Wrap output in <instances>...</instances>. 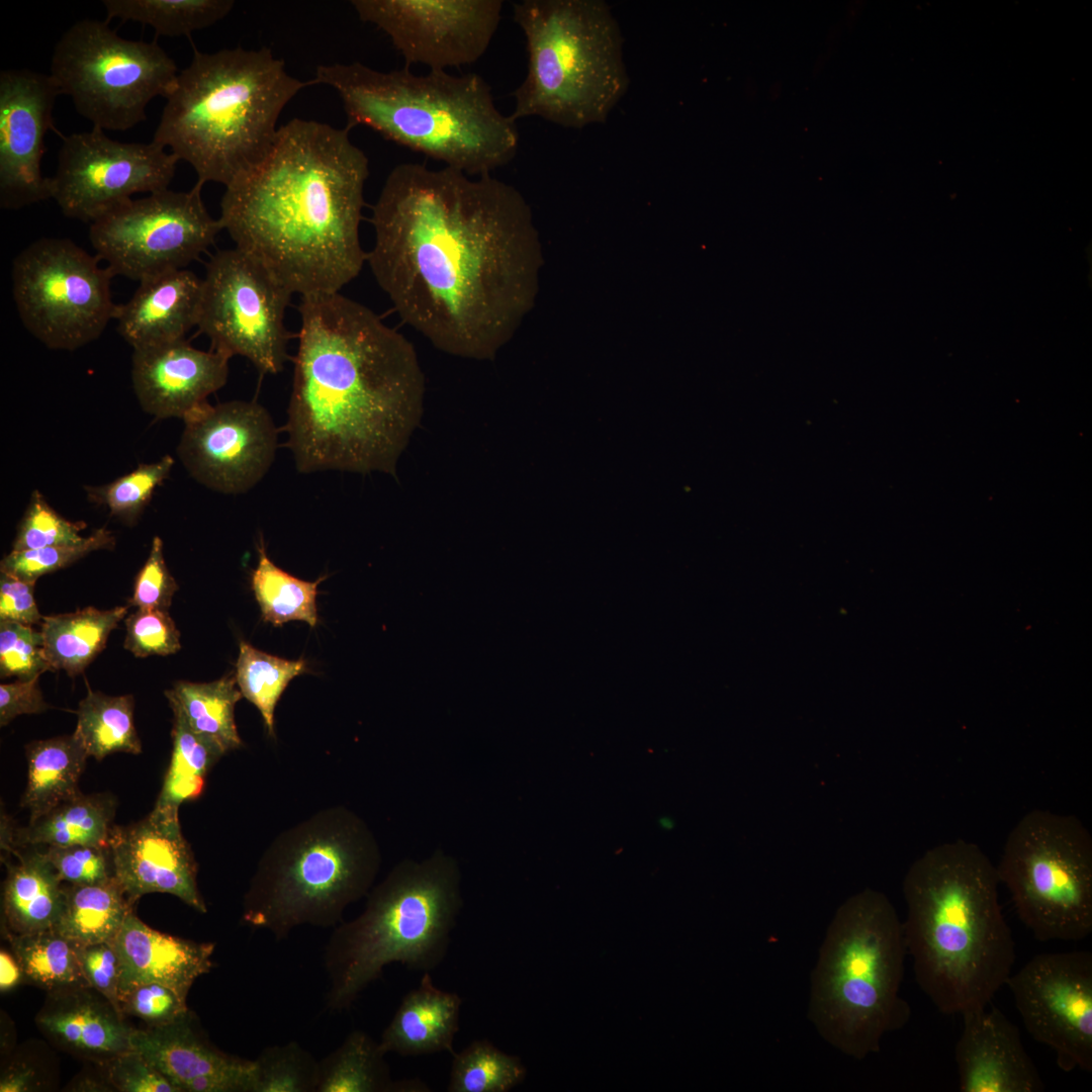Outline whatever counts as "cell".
Masks as SVG:
<instances>
[{
    "mask_svg": "<svg viewBox=\"0 0 1092 1092\" xmlns=\"http://www.w3.org/2000/svg\"><path fill=\"white\" fill-rule=\"evenodd\" d=\"M366 262L401 321L438 350L490 360L530 297L529 208L510 184L396 165L372 206Z\"/></svg>",
    "mask_w": 1092,
    "mask_h": 1092,
    "instance_id": "6da1fadb",
    "label": "cell"
},
{
    "mask_svg": "<svg viewBox=\"0 0 1092 1092\" xmlns=\"http://www.w3.org/2000/svg\"><path fill=\"white\" fill-rule=\"evenodd\" d=\"M298 310L283 427L296 469L393 474L423 412L414 345L340 292L301 296Z\"/></svg>",
    "mask_w": 1092,
    "mask_h": 1092,
    "instance_id": "7a4b0ae2",
    "label": "cell"
},
{
    "mask_svg": "<svg viewBox=\"0 0 1092 1092\" xmlns=\"http://www.w3.org/2000/svg\"><path fill=\"white\" fill-rule=\"evenodd\" d=\"M350 130L289 120L221 197L218 220L236 248L293 294L340 292L366 262L359 232L369 160Z\"/></svg>",
    "mask_w": 1092,
    "mask_h": 1092,
    "instance_id": "3957f363",
    "label": "cell"
},
{
    "mask_svg": "<svg viewBox=\"0 0 1092 1092\" xmlns=\"http://www.w3.org/2000/svg\"><path fill=\"white\" fill-rule=\"evenodd\" d=\"M999 883L996 866L963 839L927 849L905 876L906 952L917 984L942 1013L987 1007L1011 975L1015 942Z\"/></svg>",
    "mask_w": 1092,
    "mask_h": 1092,
    "instance_id": "277c9868",
    "label": "cell"
},
{
    "mask_svg": "<svg viewBox=\"0 0 1092 1092\" xmlns=\"http://www.w3.org/2000/svg\"><path fill=\"white\" fill-rule=\"evenodd\" d=\"M312 82L336 90L349 129L367 126L469 176L490 175L518 153L516 120L500 112L478 74L382 72L353 62L321 65Z\"/></svg>",
    "mask_w": 1092,
    "mask_h": 1092,
    "instance_id": "5b68a950",
    "label": "cell"
},
{
    "mask_svg": "<svg viewBox=\"0 0 1092 1092\" xmlns=\"http://www.w3.org/2000/svg\"><path fill=\"white\" fill-rule=\"evenodd\" d=\"M312 84L288 74L268 48L194 49L166 97L153 141L194 169L195 184L226 187L268 155L281 112Z\"/></svg>",
    "mask_w": 1092,
    "mask_h": 1092,
    "instance_id": "8992f818",
    "label": "cell"
},
{
    "mask_svg": "<svg viewBox=\"0 0 1092 1092\" xmlns=\"http://www.w3.org/2000/svg\"><path fill=\"white\" fill-rule=\"evenodd\" d=\"M368 894L362 913L338 924L325 946L331 1011L349 1009L392 963L426 973L444 961L463 904L461 871L437 850L398 862Z\"/></svg>",
    "mask_w": 1092,
    "mask_h": 1092,
    "instance_id": "52a82bcc",
    "label": "cell"
},
{
    "mask_svg": "<svg viewBox=\"0 0 1092 1092\" xmlns=\"http://www.w3.org/2000/svg\"><path fill=\"white\" fill-rule=\"evenodd\" d=\"M906 953L903 924L885 894L864 889L837 909L810 977L808 1017L824 1040L862 1060L908 1022L899 996Z\"/></svg>",
    "mask_w": 1092,
    "mask_h": 1092,
    "instance_id": "ba28073f",
    "label": "cell"
},
{
    "mask_svg": "<svg viewBox=\"0 0 1092 1092\" xmlns=\"http://www.w3.org/2000/svg\"><path fill=\"white\" fill-rule=\"evenodd\" d=\"M377 841L343 806L321 810L279 834L262 854L243 900V921L277 939L295 927H336L368 894L380 869Z\"/></svg>",
    "mask_w": 1092,
    "mask_h": 1092,
    "instance_id": "9c48e42d",
    "label": "cell"
},
{
    "mask_svg": "<svg viewBox=\"0 0 1092 1092\" xmlns=\"http://www.w3.org/2000/svg\"><path fill=\"white\" fill-rule=\"evenodd\" d=\"M526 38L528 71L512 93L519 118L582 128L604 123L625 95L624 38L603 0H524L513 4Z\"/></svg>",
    "mask_w": 1092,
    "mask_h": 1092,
    "instance_id": "30bf717a",
    "label": "cell"
},
{
    "mask_svg": "<svg viewBox=\"0 0 1092 1092\" xmlns=\"http://www.w3.org/2000/svg\"><path fill=\"white\" fill-rule=\"evenodd\" d=\"M996 871L1035 939L1074 941L1092 932V838L1075 816L1026 813L1010 831Z\"/></svg>",
    "mask_w": 1092,
    "mask_h": 1092,
    "instance_id": "8fae6325",
    "label": "cell"
},
{
    "mask_svg": "<svg viewBox=\"0 0 1092 1092\" xmlns=\"http://www.w3.org/2000/svg\"><path fill=\"white\" fill-rule=\"evenodd\" d=\"M178 74L156 39H125L107 20L89 18L62 34L50 71L76 111L103 130H126L146 120L149 103L166 98Z\"/></svg>",
    "mask_w": 1092,
    "mask_h": 1092,
    "instance_id": "7c38bea8",
    "label": "cell"
},
{
    "mask_svg": "<svg viewBox=\"0 0 1092 1092\" xmlns=\"http://www.w3.org/2000/svg\"><path fill=\"white\" fill-rule=\"evenodd\" d=\"M69 239L42 238L13 260L12 294L23 327L53 350L74 351L98 339L114 320V276Z\"/></svg>",
    "mask_w": 1092,
    "mask_h": 1092,
    "instance_id": "4fadbf2b",
    "label": "cell"
},
{
    "mask_svg": "<svg viewBox=\"0 0 1092 1092\" xmlns=\"http://www.w3.org/2000/svg\"><path fill=\"white\" fill-rule=\"evenodd\" d=\"M292 294L242 250L218 251L205 267L197 327L211 350L243 356L262 374H276L287 359L284 317Z\"/></svg>",
    "mask_w": 1092,
    "mask_h": 1092,
    "instance_id": "5bb4252c",
    "label": "cell"
},
{
    "mask_svg": "<svg viewBox=\"0 0 1092 1092\" xmlns=\"http://www.w3.org/2000/svg\"><path fill=\"white\" fill-rule=\"evenodd\" d=\"M202 186L169 189L130 199L90 223L96 256L113 275L142 280L184 269L222 230L206 210Z\"/></svg>",
    "mask_w": 1092,
    "mask_h": 1092,
    "instance_id": "9a60e30c",
    "label": "cell"
},
{
    "mask_svg": "<svg viewBox=\"0 0 1092 1092\" xmlns=\"http://www.w3.org/2000/svg\"><path fill=\"white\" fill-rule=\"evenodd\" d=\"M178 162L154 141L124 143L93 126L63 136L52 198L65 216L92 223L134 194L168 189Z\"/></svg>",
    "mask_w": 1092,
    "mask_h": 1092,
    "instance_id": "2e32d148",
    "label": "cell"
},
{
    "mask_svg": "<svg viewBox=\"0 0 1092 1092\" xmlns=\"http://www.w3.org/2000/svg\"><path fill=\"white\" fill-rule=\"evenodd\" d=\"M363 22L390 38L405 67L446 71L478 61L502 20V0H353Z\"/></svg>",
    "mask_w": 1092,
    "mask_h": 1092,
    "instance_id": "e0dca14e",
    "label": "cell"
},
{
    "mask_svg": "<svg viewBox=\"0 0 1092 1092\" xmlns=\"http://www.w3.org/2000/svg\"><path fill=\"white\" fill-rule=\"evenodd\" d=\"M1028 1033L1065 1072H1092V953H1040L1006 983Z\"/></svg>",
    "mask_w": 1092,
    "mask_h": 1092,
    "instance_id": "ac0fdd59",
    "label": "cell"
},
{
    "mask_svg": "<svg viewBox=\"0 0 1092 1092\" xmlns=\"http://www.w3.org/2000/svg\"><path fill=\"white\" fill-rule=\"evenodd\" d=\"M182 420L178 457L192 478L214 491H249L274 461L278 431L256 401H205Z\"/></svg>",
    "mask_w": 1092,
    "mask_h": 1092,
    "instance_id": "d6986e66",
    "label": "cell"
},
{
    "mask_svg": "<svg viewBox=\"0 0 1092 1092\" xmlns=\"http://www.w3.org/2000/svg\"><path fill=\"white\" fill-rule=\"evenodd\" d=\"M61 94L54 78L29 69L0 72V206L20 209L52 198L41 173L44 139Z\"/></svg>",
    "mask_w": 1092,
    "mask_h": 1092,
    "instance_id": "ffe728a7",
    "label": "cell"
},
{
    "mask_svg": "<svg viewBox=\"0 0 1092 1092\" xmlns=\"http://www.w3.org/2000/svg\"><path fill=\"white\" fill-rule=\"evenodd\" d=\"M108 847L114 876L132 905L142 896L158 892L207 912L197 887V863L178 816L153 809L139 822L114 826Z\"/></svg>",
    "mask_w": 1092,
    "mask_h": 1092,
    "instance_id": "44dd1931",
    "label": "cell"
},
{
    "mask_svg": "<svg viewBox=\"0 0 1092 1092\" xmlns=\"http://www.w3.org/2000/svg\"><path fill=\"white\" fill-rule=\"evenodd\" d=\"M230 358L214 350L202 351L180 340L134 349L131 382L136 399L157 419H183L224 386Z\"/></svg>",
    "mask_w": 1092,
    "mask_h": 1092,
    "instance_id": "7402d4cb",
    "label": "cell"
},
{
    "mask_svg": "<svg viewBox=\"0 0 1092 1092\" xmlns=\"http://www.w3.org/2000/svg\"><path fill=\"white\" fill-rule=\"evenodd\" d=\"M130 1044L180 1092H251L254 1060L213 1046L190 1010L169 1024L132 1029Z\"/></svg>",
    "mask_w": 1092,
    "mask_h": 1092,
    "instance_id": "603a6c76",
    "label": "cell"
},
{
    "mask_svg": "<svg viewBox=\"0 0 1092 1092\" xmlns=\"http://www.w3.org/2000/svg\"><path fill=\"white\" fill-rule=\"evenodd\" d=\"M954 1057L962 1092H1040L1044 1085L1018 1027L998 1008L962 1014Z\"/></svg>",
    "mask_w": 1092,
    "mask_h": 1092,
    "instance_id": "cb8c5ba5",
    "label": "cell"
},
{
    "mask_svg": "<svg viewBox=\"0 0 1092 1092\" xmlns=\"http://www.w3.org/2000/svg\"><path fill=\"white\" fill-rule=\"evenodd\" d=\"M201 289L202 279L187 269L146 278L118 304L116 331L133 350L184 340L197 327Z\"/></svg>",
    "mask_w": 1092,
    "mask_h": 1092,
    "instance_id": "d4e9b609",
    "label": "cell"
},
{
    "mask_svg": "<svg viewBox=\"0 0 1092 1092\" xmlns=\"http://www.w3.org/2000/svg\"><path fill=\"white\" fill-rule=\"evenodd\" d=\"M120 961L119 993L145 982L163 984L187 999L193 983L213 967L215 944L151 928L130 911L112 940Z\"/></svg>",
    "mask_w": 1092,
    "mask_h": 1092,
    "instance_id": "484cf974",
    "label": "cell"
},
{
    "mask_svg": "<svg viewBox=\"0 0 1092 1092\" xmlns=\"http://www.w3.org/2000/svg\"><path fill=\"white\" fill-rule=\"evenodd\" d=\"M36 1016L40 1029L67 1050L106 1063L131 1050L123 1014L91 987L48 993Z\"/></svg>",
    "mask_w": 1092,
    "mask_h": 1092,
    "instance_id": "4316f807",
    "label": "cell"
},
{
    "mask_svg": "<svg viewBox=\"0 0 1092 1092\" xmlns=\"http://www.w3.org/2000/svg\"><path fill=\"white\" fill-rule=\"evenodd\" d=\"M462 998L439 989L429 972L419 986L401 1000L378 1041L381 1050L402 1057L447 1052L454 1055L453 1042L459 1030Z\"/></svg>",
    "mask_w": 1092,
    "mask_h": 1092,
    "instance_id": "83f0119b",
    "label": "cell"
},
{
    "mask_svg": "<svg viewBox=\"0 0 1092 1092\" xmlns=\"http://www.w3.org/2000/svg\"><path fill=\"white\" fill-rule=\"evenodd\" d=\"M64 904V883L46 851H33L8 868L3 888V912L9 934H24L56 926Z\"/></svg>",
    "mask_w": 1092,
    "mask_h": 1092,
    "instance_id": "f1b7e54d",
    "label": "cell"
},
{
    "mask_svg": "<svg viewBox=\"0 0 1092 1092\" xmlns=\"http://www.w3.org/2000/svg\"><path fill=\"white\" fill-rule=\"evenodd\" d=\"M88 753L74 735L36 740L26 746L27 784L21 806L29 821L80 794Z\"/></svg>",
    "mask_w": 1092,
    "mask_h": 1092,
    "instance_id": "f546056e",
    "label": "cell"
},
{
    "mask_svg": "<svg viewBox=\"0 0 1092 1092\" xmlns=\"http://www.w3.org/2000/svg\"><path fill=\"white\" fill-rule=\"evenodd\" d=\"M128 607L99 610L87 607L73 613L43 616V649L52 670L81 673L104 649Z\"/></svg>",
    "mask_w": 1092,
    "mask_h": 1092,
    "instance_id": "4dcf8cb0",
    "label": "cell"
},
{
    "mask_svg": "<svg viewBox=\"0 0 1092 1092\" xmlns=\"http://www.w3.org/2000/svg\"><path fill=\"white\" fill-rule=\"evenodd\" d=\"M115 812L109 795H83L67 800L17 830L21 844L108 846Z\"/></svg>",
    "mask_w": 1092,
    "mask_h": 1092,
    "instance_id": "1f68e13d",
    "label": "cell"
},
{
    "mask_svg": "<svg viewBox=\"0 0 1092 1092\" xmlns=\"http://www.w3.org/2000/svg\"><path fill=\"white\" fill-rule=\"evenodd\" d=\"M132 911L117 879L96 885L64 883V904L54 927L79 945L111 941Z\"/></svg>",
    "mask_w": 1092,
    "mask_h": 1092,
    "instance_id": "d6a6232c",
    "label": "cell"
},
{
    "mask_svg": "<svg viewBox=\"0 0 1092 1092\" xmlns=\"http://www.w3.org/2000/svg\"><path fill=\"white\" fill-rule=\"evenodd\" d=\"M165 696L195 733L223 753L243 745L235 723V706L243 696L235 674L210 682L179 680Z\"/></svg>",
    "mask_w": 1092,
    "mask_h": 1092,
    "instance_id": "836d02e7",
    "label": "cell"
},
{
    "mask_svg": "<svg viewBox=\"0 0 1092 1092\" xmlns=\"http://www.w3.org/2000/svg\"><path fill=\"white\" fill-rule=\"evenodd\" d=\"M131 695L107 696L89 687L77 710L74 735L97 760L115 752L140 754L142 743L133 718Z\"/></svg>",
    "mask_w": 1092,
    "mask_h": 1092,
    "instance_id": "e575fe53",
    "label": "cell"
},
{
    "mask_svg": "<svg viewBox=\"0 0 1092 1092\" xmlns=\"http://www.w3.org/2000/svg\"><path fill=\"white\" fill-rule=\"evenodd\" d=\"M385 1055L368 1033L351 1031L318 1062L315 1092H393L395 1081Z\"/></svg>",
    "mask_w": 1092,
    "mask_h": 1092,
    "instance_id": "d590c367",
    "label": "cell"
},
{
    "mask_svg": "<svg viewBox=\"0 0 1092 1092\" xmlns=\"http://www.w3.org/2000/svg\"><path fill=\"white\" fill-rule=\"evenodd\" d=\"M172 711V755L154 809L178 816L182 803L201 795L208 771L224 753L195 733L177 710Z\"/></svg>",
    "mask_w": 1092,
    "mask_h": 1092,
    "instance_id": "8d00e7d4",
    "label": "cell"
},
{
    "mask_svg": "<svg viewBox=\"0 0 1092 1092\" xmlns=\"http://www.w3.org/2000/svg\"><path fill=\"white\" fill-rule=\"evenodd\" d=\"M9 940L25 979L48 993L90 987L79 960L80 945L56 929L9 934Z\"/></svg>",
    "mask_w": 1092,
    "mask_h": 1092,
    "instance_id": "74e56055",
    "label": "cell"
},
{
    "mask_svg": "<svg viewBox=\"0 0 1092 1092\" xmlns=\"http://www.w3.org/2000/svg\"><path fill=\"white\" fill-rule=\"evenodd\" d=\"M106 20L118 18L154 28L157 35L183 36L230 14L233 0H103Z\"/></svg>",
    "mask_w": 1092,
    "mask_h": 1092,
    "instance_id": "f35d334b",
    "label": "cell"
},
{
    "mask_svg": "<svg viewBox=\"0 0 1092 1092\" xmlns=\"http://www.w3.org/2000/svg\"><path fill=\"white\" fill-rule=\"evenodd\" d=\"M258 565L253 571L251 584L264 621L281 626L297 620L314 627L317 623V585L326 576L315 581L292 576L269 559L263 542L258 547Z\"/></svg>",
    "mask_w": 1092,
    "mask_h": 1092,
    "instance_id": "ab89813d",
    "label": "cell"
},
{
    "mask_svg": "<svg viewBox=\"0 0 1092 1092\" xmlns=\"http://www.w3.org/2000/svg\"><path fill=\"white\" fill-rule=\"evenodd\" d=\"M307 671L304 659L288 660L256 649L242 640L235 677L242 696L259 710L274 736L275 707L292 678Z\"/></svg>",
    "mask_w": 1092,
    "mask_h": 1092,
    "instance_id": "60d3db41",
    "label": "cell"
},
{
    "mask_svg": "<svg viewBox=\"0 0 1092 1092\" xmlns=\"http://www.w3.org/2000/svg\"><path fill=\"white\" fill-rule=\"evenodd\" d=\"M526 1076L521 1060L485 1038L453 1055L448 1092H508Z\"/></svg>",
    "mask_w": 1092,
    "mask_h": 1092,
    "instance_id": "b9f144b4",
    "label": "cell"
},
{
    "mask_svg": "<svg viewBox=\"0 0 1092 1092\" xmlns=\"http://www.w3.org/2000/svg\"><path fill=\"white\" fill-rule=\"evenodd\" d=\"M175 464L170 455L152 463H139L134 470L101 485H85L87 499L105 507L110 516L134 525L158 486L169 477Z\"/></svg>",
    "mask_w": 1092,
    "mask_h": 1092,
    "instance_id": "7bdbcfd3",
    "label": "cell"
},
{
    "mask_svg": "<svg viewBox=\"0 0 1092 1092\" xmlns=\"http://www.w3.org/2000/svg\"><path fill=\"white\" fill-rule=\"evenodd\" d=\"M251 1092H315L318 1062L296 1041L262 1050Z\"/></svg>",
    "mask_w": 1092,
    "mask_h": 1092,
    "instance_id": "ee69618b",
    "label": "cell"
},
{
    "mask_svg": "<svg viewBox=\"0 0 1092 1092\" xmlns=\"http://www.w3.org/2000/svg\"><path fill=\"white\" fill-rule=\"evenodd\" d=\"M115 538L105 527L98 528L84 541L74 545L50 546L39 549L13 551L0 562V571L25 581L36 582L40 576L65 568L89 553L112 549Z\"/></svg>",
    "mask_w": 1092,
    "mask_h": 1092,
    "instance_id": "f6af8a7d",
    "label": "cell"
},
{
    "mask_svg": "<svg viewBox=\"0 0 1092 1092\" xmlns=\"http://www.w3.org/2000/svg\"><path fill=\"white\" fill-rule=\"evenodd\" d=\"M84 522H72L50 506L39 490L31 492L26 510L18 524L12 543L13 551L39 549L50 546L74 545L86 537L80 532Z\"/></svg>",
    "mask_w": 1092,
    "mask_h": 1092,
    "instance_id": "bcb514c9",
    "label": "cell"
},
{
    "mask_svg": "<svg viewBox=\"0 0 1092 1092\" xmlns=\"http://www.w3.org/2000/svg\"><path fill=\"white\" fill-rule=\"evenodd\" d=\"M52 670L43 649L41 631L12 621H0V676L20 680L39 677Z\"/></svg>",
    "mask_w": 1092,
    "mask_h": 1092,
    "instance_id": "7dc6e473",
    "label": "cell"
},
{
    "mask_svg": "<svg viewBox=\"0 0 1092 1092\" xmlns=\"http://www.w3.org/2000/svg\"><path fill=\"white\" fill-rule=\"evenodd\" d=\"M124 648L136 657L166 656L181 648L180 632L167 611L139 608L125 619Z\"/></svg>",
    "mask_w": 1092,
    "mask_h": 1092,
    "instance_id": "c3c4849f",
    "label": "cell"
},
{
    "mask_svg": "<svg viewBox=\"0 0 1092 1092\" xmlns=\"http://www.w3.org/2000/svg\"><path fill=\"white\" fill-rule=\"evenodd\" d=\"M119 1010L141 1019L148 1027L169 1024L189 1011L185 998L157 982L139 983L120 991Z\"/></svg>",
    "mask_w": 1092,
    "mask_h": 1092,
    "instance_id": "681fc988",
    "label": "cell"
},
{
    "mask_svg": "<svg viewBox=\"0 0 1092 1092\" xmlns=\"http://www.w3.org/2000/svg\"><path fill=\"white\" fill-rule=\"evenodd\" d=\"M46 853L65 884L96 885L114 877L108 846H48Z\"/></svg>",
    "mask_w": 1092,
    "mask_h": 1092,
    "instance_id": "f907efd6",
    "label": "cell"
},
{
    "mask_svg": "<svg viewBox=\"0 0 1092 1092\" xmlns=\"http://www.w3.org/2000/svg\"><path fill=\"white\" fill-rule=\"evenodd\" d=\"M177 589L176 580L164 559L163 542L159 536H155L149 556L135 577L129 604L138 609L168 612Z\"/></svg>",
    "mask_w": 1092,
    "mask_h": 1092,
    "instance_id": "816d5d0a",
    "label": "cell"
},
{
    "mask_svg": "<svg viewBox=\"0 0 1092 1092\" xmlns=\"http://www.w3.org/2000/svg\"><path fill=\"white\" fill-rule=\"evenodd\" d=\"M109 1084L122 1092H180L142 1054L122 1053L105 1063Z\"/></svg>",
    "mask_w": 1092,
    "mask_h": 1092,
    "instance_id": "f5cc1de1",
    "label": "cell"
},
{
    "mask_svg": "<svg viewBox=\"0 0 1092 1092\" xmlns=\"http://www.w3.org/2000/svg\"><path fill=\"white\" fill-rule=\"evenodd\" d=\"M79 960L88 985L119 1010L120 961L112 940L80 945Z\"/></svg>",
    "mask_w": 1092,
    "mask_h": 1092,
    "instance_id": "db71d44e",
    "label": "cell"
},
{
    "mask_svg": "<svg viewBox=\"0 0 1092 1092\" xmlns=\"http://www.w3.org/2000/svg\"><path fill=\"white\" fill-rule=\"evenodd\" d=\"M35 582L0 571V621L32 626L42 621L34 600Z\"/></svg>",
    "mask_w": 1092,
    "mask_h": 1092,
    "instance_id": "11a10c76",
    "label": "cell"
},
{
    "mask_svg": "<svg viewBox=\"0 0 1092 1092\" xmlns=\"http://www.w3.org/2000/svg\"><path fill=\"white\" fill-rule=\"evenodd\" d=\"M38 678L17 679L10 684L0 685L1 727L6 726L19 715L38 714L51 708L43 699Z\"/></svg>",
    "mask_w": 1092,
    "mask_h": 1092,
    "instance_id": "9f6ffc18",
    "label": "cell"
},
{
    "mask_svg": "<svg viewBox=\"0 0 1092 1092\" xmlns=\"http://www.w3.org/2000/svg\"><path fill=\"white\" fill-rule=\"evenodd\" d=\"M36 1083L35 1072L24 1064L11 1065L0 1079L1 1092H27L33 1090Z\"/></svg>",
    "mask_w": 1092,
    "mask_h": 1092,
    "instance_id": "6f0895ef",
    "label": "cell"
},
{
    "mask_svg": "<svg viewBox=\"0 0 1092 1092\" xmlns=\"http://www.w3.org/2000/svg\"><path fill=\"white\" fill-rule=\"evenodd\" d=\"M25 979L21 966L15 956L1 949L0 951V991H11Z\"/></svg>",
    "mask_w": 1092,
    "mask_h": 1092,
    "instance_id": "680465c9",
    "label": "cell"
}]
</instances>
